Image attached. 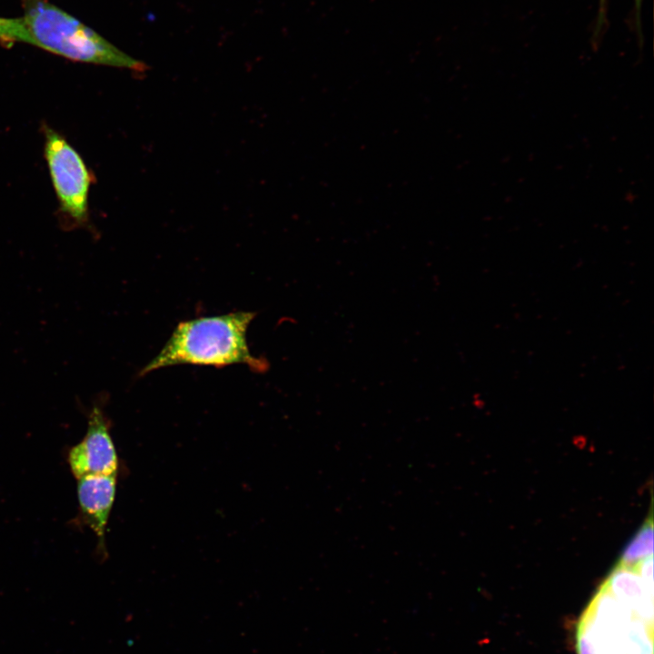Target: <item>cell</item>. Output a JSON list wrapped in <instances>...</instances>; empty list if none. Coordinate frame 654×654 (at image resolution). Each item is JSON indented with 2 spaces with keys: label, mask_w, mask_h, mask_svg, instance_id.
I'll use <instances>...</instances> for the list:
<instances>
[{
  "label": "cell",
  "mask_w": 654,
  "mask_h": 654,
  "mask_svg": "<svg viewBox=\"0 0 654 654\" xmlns=\"http://www.w3.org/2000/svg\"><path fill=\"white\" fill-rule=\"evenodd\" d=\"M642 1L643 0H634V24L636 25L638 35H639L640 38L642 37L640 18Z\"/></svg>",
  "instance_id": "10"
},
{
  "label": "cell",
  "mask_w": 654,
  "mask_h": 654,
  "mask_svg": "<svg viewBox=\"0 0 654 654\" xmlns=\"http://www.w3.org/2000/svg\"><path fill=\"white\" fill-rule=\"evenodd\" d=\"M0 40L3 42H23L31 44L30 35L21 18L0 17Z\"/></svg>",
  "instance_id": "8"
},
{
  "label": "cell",
  "mask_w": 654,
  "mask_h": 654,
  "mask_svg": "<svg viewBox=\"0 0 654 654\" xmlns=\"http://www.w3.org/2000/svg\"><path fill=\"white\" fill-rule=\"evenodd\" d=\"M578 654H653V609L622 600L603 584L576 630Z\"/></svg>",
  "instance_id": "3"
},
{
  "label": "cell",
  "mask_w": 654,
  "mask_h": 654,
  "mask_svg": "<svg viewBox=\"0 0 654 654\" xmlns=\"http://www.w3.org/2000/svg\"><path fill=\"white\" fill-rule=\"evenodd\" d=\"M44 153L61 213L73 225L86 223L92 176L82 156L49 127L45 129Z\"/></svg>",
  "instance_id": "4"
},
{
  "label": "cell",
  "mask_w": 654,
  "mask_h": 654,
  "mask_svg": "<svg viewBox=\"0 0 654 654\" xmlns=\"http://www.w3.org/2000/svg\"><path fill=\"white\" fill-rule=\"evenodd\" d=\"M67 462L76 479L117 473L119 462L110 422L101 407L94 405L90 410L85 435L70 449Z\"/></svg>",
  "instance_id": "5"
},
{
  "label": "cell",
  "mask_w": 654,
  "mask_h": 654,
  "mask_svg": "<svg viewBox=\"0 0 654 654\" xmlns=\"http://www.w3.org/2000/svg\"><path fill=\"white\" fill-rule=\"evenodd\" d=\"M607 0H600L594 38H598L607 23Z\"/></svg>",
  "instance_id": "9"
},
{
  "label": "cell",
  "mask_w": 654,
  "mask_h": 654,
  "mask_svg": "<svg viewBox=\"0 0 654 654\" xmlns=\"http://www.w3.org/2000/svg\"><path fill=\"white\" fill-rule=\"evenodd\" d=\"M116 474L87 475L77 479L80 514L95 534L102 554L106 553L105 532L115 499Z\"/></svg>",
  "instance_id": "6"
},
{
  "label": "cell",
  "mask_w": 654,
  "mask_h": 654,
  "mask_svg": "<svg viewBox=\"0 0 654 654\" xmlns=\"http://www.w3.org/2000/svg\"><path fill=\"white\" fill-rule=\"evenodd\" d=\"M254 317L252 312H236L181 322L140 376L179 364L218 368L243 364L253 372L266 371L268 362L253 355L247 342Z\"/></svg>",
  "instance_id": "1"
},
{
  "label": "cell",
  "mask_w": 654,
  "mask_h": 654,
  "mask_svg": "<svg viewBox=\"0 0 654 654\" xmlns=\"http://www.w3.org/2000/svg\"><path fill=\"white\" fill-rule=\"evenodd\" d=\"M653 555V520L649 515L623 550L617 564L633 568L638 562Z\"/></svg>",
  "instance_id": "7"
},
{
  "label": "cell",
  "mask_w": 654,
  "mask_h": 654,
  "mask_svg": "<svg viewBox=\"0 0 654 654\" xmlns=\"http://www.w3.org/2000/svg\"><path fill=\"white\" fill-rule=\"evenodd\" d=\"M31 44L67 59L144 72L143 62L126 54L47 0H25L22 17Z\"/></svg>",
  "instance_id": "2"
}]
</instances>
